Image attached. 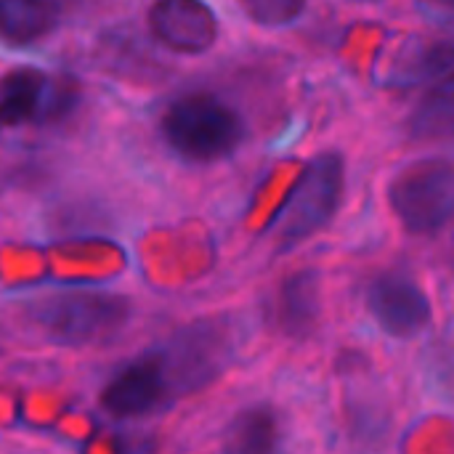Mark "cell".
Listing matches in <instances>:
<instances>
[{"instance_id":"cell-1","label":"cell","mask_w":454,"mask_h":454,"mask_svg":"<svg viewBox=\"0 0 454 454\" xmlns=\"http://www.w3.org/2000/svg\"><path fill=\"white\" fill-rule=\"evenodd\" d=\"M162 136L178 157L189 162H215L242 144L245 125L221 98L192 93L168 106L162 117Z\"/></svg>"},{"instance_id":"cell-2","label":"cell","mask_w":454,"mask_h":454,"mask_svg":"<svg viewBox=\"0 0 454 454\" xmlns=\"http://www.w3.org/2000/svg\"><path fill=\"white\" fill-rule=\"evenodd\" d=\"M40 330L61 346H101L114 340L130 322V303L101 290L56 293L37 303Z\"/></svg>"},{"instance_id":"cell-3","label":"cell","mask_w":454,"mask_h":454,"mask_svg":"<svg viewBox=\"0 0 454 454\" xmlns=\"http://www.w3.org/2000/svg\"><path fill=\"white\" fill-rule=\"evenodd\" d=\"M343 189H346V168L340 154L335 152L317 154L303 168L301 178L295 181V186L290 189L287 200L282 202V207L271 221L279 247L290 250L303 239L314 237L317 231H322L333 221Z\"/></svg>"},{"instance_id":"cell-4","label":"cell","mask_w":454,"mask_h":454,"mask_svg":"<svg viewBox=\"0 0 454 454\" xmlns=\"http://www.w3.org/2000/svg\"><path fill=\"white\" fill-rule=\"evenodd\" d=\"M388 202L412 234L444 229L454 221V165L434 157L412 162L391 181Z\"/></svg>"},{"instance_id":"cell-5","label":"cell","mask_w":454,"mask_h":454,"mask_svg":"<svg viewBox=\"0 0 454 454\" xmlns=\"http://www.w3.org/2000/svg\"><path fill=\"white\" fill-rule=\"evenodd\" d=\"M231 348L234 343L229 327L218 322H200L184 327L162 348H157L173 399L194 394L213 383L229 364Z\"/></svg>"},{"instance_id":"cell-6","label":"cell","mask_w":454,"mask_h":454,"mask_svg":"<svg viewBox=\"0 0 454 454\" xmlns=\"http://www.w3.org/2000/svg\"><path fill=\"white\" fill-rule=\"evenodd\" d=\"M77 104V88L67 77L40 69H13L0 82V130L64 120Z\"/></svg>"},{"instance_id":"cell-7","label":"cell","mask_w":454,"mask_h":454,"mask_svg":"<svg viewBox=\"0 0 454 454\" xmlns=\"http://www.w3.org/2000/svg\"><path fill=\"white\" fill-rule=\"evenodd\" d=\"M170 402H173V391L168 386V378H165L157 351L128 362L106 383V388L101 394L104 410L122 420L154 415V412L165 410Z\"/></svg>"},{"instance_id":"cell-8","label":"cell","mask_w":454,"mask_h":454,"mask_svg":"<svg viewBox=\"0 0 454 454\" xmlns=\"http://www.w3.org/2000/svg\"><path fill=\"white\" fill-rule=\"evenodd\" d=\"M367 306L375 322L394 338H412L431 322V303L407 274H383L370 285Z\"/></svg>"},{"instance_id":"cell-9","label":"cell","mask_w":454,"mask_h":454,"mask_svg":"<svg viewBox=\"0 0 454 454\" xmlns=\"http://www.w3.org/2000/svg\"><path fill=\"white\" fill-rule=\"evenodd\" d=\"M152 35L178 53H205L218 40V19L202 0H154Z\"/></svg>"},{"instance_id":"cell-10","label":"cell","mask_w":454,"mask_h":454,"mask_svg":"<svg viewBox=\"0 0 454 454\" xmlns=\"http://www.w3.org/2000/svg\"><path fill=\"white\" fill-rule=\"evenodd\" d=\"M64 19V0H0V37L35 43L51 35Z\"/></svg>"},{"instance_id":"cell-11","label":"cell","mask_w":454,"mask_h":454,"mask_svg":"<svg viewBox=\"0 0 454 454\" xmlns=\"http://www.w3.org/2000/svg\"><path fill=\"white\" fill-rule=\"evenodd\" d=\"M319 277L317 271H298L282 285L279 295V322L282 330L293 338H306L319 319Z\"/></svg>"},{"instance_id":"cell-12","label":"cell","mask_w":454,"mask_h":454,"mask_svg":"<svg viewBox=\"0 0 454 454\" xmlns=\"http://www.w3.org/2000/svg\"><path fill=\"white\" fill-rule=\"evenodd\" d=\"M277 418L269 407H253L237 415L226 431V450L242 454L271 452L277 447Z\"/></svg>"},{"instance_id":"cell-13","label":"cell","mask_w":454,"mask_h":454,"mask_svg":"<svg viewBox=\"0 0 454 454\" xmlns=\"http://www.w3.org/2000/svg\"><path fill=\"white\" fill-rule=\"evenodd\" d=\"M404 82H454V37L420 48L402 69Z\"/></svg>"},{"instance_id":"cell-14","label":"cell","mask_w":454,"mask_h":454,"mask_svg":"<svg viewBox=\"0 0 454 454\" xmlns=\"http://www.w3.org/2000/svg\"><path fill=\"white\" fill-rule=\"evenodd\" d=\"M454 122V82H442V88L428 96V101L415 114L418 133H436Z\"/></svg>"},{"instance_id":"cell-15","label":"cell","mask_w":454,"mask_h":454,"mask_svg":"<svg viewBox=\"0 0 454 454\" xmlns=\"http://www.w3.org/2000/svg\"><path fill=\"white\" fill-rule=\"evenodd\" d=\"M239 3L247 11V16L263 27H285L295 21L306 8V0H239Z\"/></svg>"},{"instance_id":"cell-16","label":"cell","mask_w":454,"mask_h":454,"mask_svg":"<svg viewBox=\"0 0 454 454\" xmlns=\"http://www.w3.org/2000/svg\"><path fill=\"white\" fill-rule=\"evenodd\" d=\"M434 3H439V5H447V8H454V0H434Z\"/></svg>"}]
</instances>
